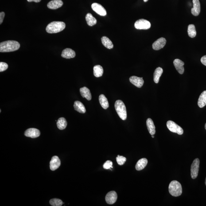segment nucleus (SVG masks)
<instances>
[{
    "label": "nucleus",
    "instance_id": "obj_5",
    "mask_svg": "<svg viewBox=\"0 0 206 206\" xmlns=\"http://www.w3.org/2000/svg\"><path fill=\"white\" fill-rule=\"evenodd\" d=\"M166 125L168 128L172 132L177 133L179 135H182L184 133V130L182 128L173 121H168Z\"/></svg>",
    "mask_w": 206,
    "mask_h": 206
},
{
    "label": "nucleus",
    "instance_id": "obj_13",
    "mask_svg": "<svg viewBox=\"0 0 206 206\" xmlns=\"http://www.w3.org/2000/svg\"><path fill=\"white\" fill-rule=\"evenodd\" d=\"M130 81L133 85L138 88H141L143 85L144 81L142 78L132 76L130 78Z\"/></svg>",
    "mask_w": 206,
    "mask_h": 206
},
{
    "label": "nucleus",
    "instance_id": "obj_7",
    "mask_svg": "<svg viewBox=\"0 0 206 206\" xmlns=\"http://www.w3.org/2000/svg\"><path fill=\"white\" fill-rule=\"evenodd\" d=\"M134 26L138 29H148L150 28L151 24L147 20L141 19L136 21Z\"/></svg>",
    "mask_w": 206,
    "mask_h": 206
},
{
    "label": "nucleus",
    "instance_id": "obj_31",
    "mask_svg": "<svg viewBox=\"0 0 206 206\" xmlns=\"http://www.w3.org/2000/svg\"><path fill=\"white\" fill-rule=\"evenodd\" d=\"M117 163L119 165H122L125 163L126 160V158L122 156L118 155L116 158Z\"/></svg>",
    "mask_w": 206,
    "mask_h": 206
},
{
    "label": "nucleus",
    "instance_id": "obj_25",
    "mask_svg": "<svg viewBox=\"0 0 206 206\" xmlns=\"http://www.w3.org/2000/svg\"><path fill=\"white\" fill-rule=\"evenodd\" d=\"M86 20L87 25L89 26H92L97 23L96 18L90 13H88L86 16Z\"/></svg>",
    "mask_w": 206,
    "mask_h": 206
},
{
    "label": "nucleus",
    "instance_id": "obj_29",
    "mask_svg": "<svg viewBox=\"0 0 206 206\" xmlns=\"http://www.w3.org/2000/svg\"><path fill=\"white\" fill-rule=\"evenodd\" d=\"M188 35L191 38H194L196 37V33L195 25L193 24H191L188 26Z\"/></svg>",
    "mask_w": 206,
    "mask_h": 206
},
{
    "label": "nucleus",
    "instance_id": "obj_12",
    "mask_svg": "<svg viewBox=\"0 0 206 206\" xmlns=\"http://www.w3.org/2000/svg\"><path fill=\"white\" fill-rule=\"evenodd\" d=\"M61 162L58 157L54 156L52 157L50 163V168L52 171H55L60 166Z\"/></svg>",
    "mask_w": 206,
    "mask_h": 206
},
{
    "label": "nucleus",
    "instance_id": "obj_27",
    "mask_svg": "<svg viewBox=\"0 0 206 206\" xmlns=\"http://www.w3.org/2000/svg\"><path fill=\"white\" fill-rule=\"evenodd\" d=\"M94 75L96 77L98 78L102 76L103 73V70L101 66L97 65L95 66L93 68Z\"/></svg>",
    "mask_w": 206,
    "mask_h": 206
},
{
    "label": "nucleus",
    "instance_id": "obj_16",
    "mask_svg": "<svg viewBox=\"0 0 206 206\" xmlns=\"http://www.w3.org/2000/svg\"><path fill=\"white\" fill-rule=\"evenodd\" d=\"M193 8L191 9V13L195 16H198L200 12V4L199 0H193Z\"/></svg>",
    "mask_w": 206,
    "mask_h": 206
},
{
    "label": "nucleus",
    "instance_id": "obj_36",
    "mask_svg": "<svg viewBox=\"0 0 206 206\" xmlns=\"http://www.w3.org/2000/svg\"><path fill=\"white\" fill-rule=\"evenodd\" d=\"M27 1L29 2H34L37 3L40 2L41 0H27Z\"/></svg>",
    "mask_w": 206,
    "mask_h": 206
},
{
    "label": "nucleus",
    "instance_id": "obj_20",
    "mask_svg": "<svg viewBox=\"0 0 206 206\" xmlns=\"http://www.w3.org/2000/svg\"><path fill=\"white\" fill-rule=\"evenodd\" d=\"M148 160L145 158H143L139 160L136 165V169L137 171L142 170L147 165Z\"/></svg>",
    "mask_w": 206,
    "mask_h": 206
},
{
    "label": "nucleus",
    "instance_id": "obj_24",
    "mask_svg": "<svg viewBox=\"0 0 206 206\" xmlns=\"http://www.w3.org/2000/svg\"><path fill=\"white\" fill-rule=\"evenodd\" d=\"M163 73V69L161 67H158L156 69L153 74V80L155 83H158L160 77Z\"/></svg>",
    "mask_w": 206,
    "mask_h": 206
},
{
    "label": "nucleus",
    "instance_id": "obj_17",
    "mask_svg": "<svg viewBox=\"0 0 206 206\" xmlns=\"http://www.w3.org/2000/svg\"><path fill=\"white\" fill-rule=\"evenodd\" d=\"M63 5V2L61 0H53L48 3L47 6L51 9L55 10L61 7Z\"/></svg>",
    "mask_w": 206,
    "mask_h": 206
},
{
    "label": "nucleus",
    "instance_id": "obj_15",
    "mask_svg": "<svg viewBox=\"0 0 206 206\" xmlns=\"http://www.w3.org/2000/svg\"><path fill=\"white\" fill-rule=\"evenodd\" d=\"M62 57L67 59L73 58L76 56L75 51L70 48H66L62 52Z\"/></svg>",
    "mask_w": 206,
    "mask_h": 206
},
{
    "label": "nucleus",
    "instance_id": "obj_22",
    "mask_svg": "<svg viewBox=\"0 0 206 206\" xmlns=\"http://www.w3.org/2000/svg\"><path fill=\"white\" fill-rule=\"evenodd\" d=\"M198 105L199 107L203 108L206 105V91L202 92L199 97L198 101Z\"/></svg>",
    "mask_w": 206,
    "mask_h": 206
},
{
    "label": "nucleus",
    "instance_id": "obj_33",
    "mask_svg": "<svg viewBox=\"0 0 206 206\" xmlns=\"http://www.w3.org/2000/svg\"><path fill=\"white\" fill-rule=\"evenodd\" d=\"M8 68V65L6 63L3 62L0 63V72H3L6 70Z\"/></svg>",
    "mask_w": 206,
    "mask_h": 206
},
{
    "label": "nucleus",
    "instance_id": "obj_10",
    "mask_svg": "<svg viewBox=\"0 0 206 206\" xmlns=\"http://www.w3.org/2000/svg\"><path fill=\"white\" fill-rule=\"evenodd\" d=\"M25 135L26 137H31L32 138H36L40 136V132L37 129L31 128L26 130Z\"/></svg>",
    "mask_w": 206,
    "mask_h": 206
},
{
    "label": "nucleus",
    "instance_id": "obj_28",
    "mask_svg": "<svg viewBox=\"0 0 206 206\" xmlns=\"http://www.w3.org/2000/svg\"><path fill=\"white\" fill-rule=\"evenodd\" d=\"M58 128L60 130H64L66 128L67 122L66 120L64 118H60L58 120L56 123Z\"/></svg>",
    "mask_w": 206,
    "mask_h": 206
},
{
    "label": "nucleus",
    "instance_id": "obj_23",
    "mask_svg": "<svg viewBox=\"0 0 206 206\" xmlns=\"http://www.w3.org/2000/svg\"><path fill=\"white\" fill-rule=\"evenodd\" d=\"M100 103L102 107L104 109H107L108 108L109 105L107 98L103 94H101L99 97Z\"/></svg>",
    "mask_w": 206,
    "mask_h": 206
},
{
    "label": "nucleus",
    "instance_id": "obj_32",
    "mask_svg": "<svg viewBox=\"0 0 206 206\" xmlns=\"http://www.w3.org/2000/svg\"><path fill=\"white\" fill-rule=\"evenodd\" d=\"M113 163L112 161L108 160L106 161L105 163L103 164V168L105 169H109L110 168H112Z\"/></svg>",
    "mask_w": 206,
    "mask_h": 206
},
{
    "label": "nucleus",
    "instance_id": "obj_34",
    "mask_svg": "<svg viewBox=\"0 0 206 206\" xmlns=\"http://www.w3.org/2000/svg\"><path fill=\"white\" fill-rule=\"evenodd\" d=\"M5 15V13L4 12H1L0 13V24L2 23L3 21Z\"/></svg>",
    "mask_w": 206,
    "mask_h": 206
},
{
    "label": "nucleus",
    "instance_id": "obj_6",
    "mask_svg": "<svg viewBox=\"0 0 206 206\" xmlns=\"http://www.w3.org/2000/svg\"><path fill=\"white\" fill-rule=\"evenodd\" d=\"M200 160L199 158L195 159L191 166V176L192 179H195L198 175Z\"/></svg>",
    "mask_w": 206,
    "mask_h": 206
},
{
    "label": "nucleus",
    "instance_id": "obj_18",
    "mask_svg": "<svg viewBox=\"0 0 206 206\" xmlns=\"http://www.w3.org/2000/svg\"><path fill=\"white\" fill-rule=\"evenodd\" d=\"M147 126L149 133L151 135H154L155 134V127L153 121L151 118H148L146 121Z\"/></svg>",
    "mask_w": 206,
    "mask_h": 206
},
{
    "label": "nucleus",
    "instance_id": "obj_39",
    "mask_svg": "<svg viewBox=\"0 0 206 206\" xmlns=\"http://www.w3.org/2000/svg\"><path fill=\"white\" fill-rule=\"evenodd\" d=\"M205 130H206V123L205 124Z\"/></svg>",
    "mask_w": 206,
    "mask_h": 206
},
{
    "label": "nucleus",
    "instance_id": "obj_14",
    "mask_svg": "<svg viewBox=\"0 0 206 206\" xmlns=\"http://www.w3.org/2000/svg\"><path fill=\"white\" fill-rule=\"evenodd\" d=\"M173 64L179 73L183 74L184 71V63L180 59H176L173 61Z\"/></svg>",
    "mask_w": 206,
    "mask_h": 206
},
{
    "label": "nucleus",
    "instance_id": "obj_21",
    "mask_svg": "<svg viewBox=\"0 0 206 206\" xmlns=\"http://www.w3.org/2000/svg\"><path fill=\"white\" fill-rule=\"evenodd\" d=\"M74 107L75 110L81 114H84L86 112V110L84 105L79 101H76L75 102Z\"/></svg>",
    "mask_w": 206,
    "mask_h": 206
},
{
    "label": "nucleus",
    "instance_id": "obj_30",
    "mask_svg": "<svg viewBox=\"0 0 206 206\" xmlns=\"http://www.w3.org/2000/svg\"><path fill=\"white\" fill-rule=\"evenodd\" d=\"M49 202L51 205L53 206H61L63 204L62 200L57 199H51Z\"/></svg>",
    "mask_w": 206,
    "mask_h": 206
},
{
    "label": "nucleus",
    "instance_id": "obj_19",
    "mask_svg": "<svg viewBox=\"0 0 206 206\" xmlns=\"http://www.w3.org/2000/svg\"><path fill=\"white\" fill-rule=\"evenodd\" d=\"M81 95L83 98H85L88 100H91L92 96L89 89L86 87L81 88L80 89Z\"/></svg>",
    "mask_w": 206,
    "mask_h": 206
},
{
    "label": "nucleus",
    "instance_id": "obj_38",
    "mask_svg": "<svg viewBox=\"0 0 206 206\" xmlns=\"http://www.w3.org/2000/svg\"><path fill=\"white\" fill-rule=\"evenodd\" d=\"M152 138H154V136L153 135H152Z\"/></svg>",
    "mask_w": 206,
    "mask_h": 206
},
{
    "label": "nucleus",
    "instance_id": "obj_40",
    "mask_svg": "<svg viewBox=\"0 0 206 206\" xmlns=\"http://www.w3.org/2000/svg\"><path fill=\"white\" fill-rule=\"evenodd\" d=\"M205 185H206V178L205 179Z\"/></svg>",
    "mask_w": 206,
    "mask_h": 206
},
{
    "label": "nucleus",
    "instance_id": "obj_8",
    "mask_svg": "<svg viewBox=\"0 0 206 206\" xmlns=\"http://www.w3.org/2000/svg\"><path fill=\"white\" fill-rule=\"evenodd\" d=\"M92 9L100 15L105 16L107 15V12L101 5L97 3H94L91 5Z\"/></svg>",
    "mask_w": 206,
    "mask_h": 206
},
{
    "label": "nucleus",
    "instance_id": "obj_37",
    "mask_svg": "<svg viewBox=\"0 0 206 206\" xmlns=\"http://www.w3.org/2000/svg\"><path fill=\"white\" fill-rule=\"evenodd\" d=\"M148 1V0H144V2H147Z\"/></svg>",
    "mask_w": 206,
    "mask_h": 206
},
{
    "label": "nucleus",
    "instance_id": "obj_35",
    "mask_svg": "<svg viewBox=\"0 0 206 206\" xmlns=\"http://www.w3.org/2000/svg\"><path fill=\"white\" fill-rule=\"evenodd\" d=\"M201 62L202 64L206 66V55L202 56L201 58Z\"/></svg>",
    "mask_w": 206,
    "mask_h": 206
},
{
    "label": "nucleus",
    "instance_id": "obj_11",
    "mask_svg": "<svg viewBox=\"0 0 206 206\" xmlns=\"http://www.w3.org/2000/svg\"><path fill=\"white\" fill-rule=\"evenodd\" d=\"M166 40L165 38L161 37L153 43L152 44L153 48L155 50H159L164 48L166 44Z\"/></svg>",
    "mask_w": 206,
    "mask_h": 206
},
{
    "label": "nucleus",
    "instance_id": "obj_4",
    "mask_svg": "<svg viewBox=\"0 0 206 206\" xmlns=\"http://www.w3.org/2000/svg\"><path fill=\"white\" fill-rule=\"evenodd\" d=\"M116 111L121 119L125 120L127 118V111L124 103L121 100H117L114 104Z\"/></svg>",
    "mask_w": 206,
    "mask_h": 206
},
{
    "label": "nucleus",
    "instance_id": "obj_2",
    "mask_svg": "<svg viewBox=\"0 0 206 206\" xmlns=\"http://www.w3.org/2000/svg\"><path fill=\"white\" fill-rule=\"evenodd\" d=\"M65 24L62 21H53L48 24L46 28V31L48 33H56L64 30Z\"/></svg>",
    "mask_w": 206,
    "mask_h": 206
},
{
    "label": "nucleus",
    "instance_id": "obj_1",
    "mask_svg": "<svg viewBox=\"0 0 206 206\" xmlns=\"http://www.w3.org/2000/svg\"><path fill=\"white\" fill-rule=\"evenodd\" d=\"M20 44L15 41L3 42L0 44V52H8L18 50L20 48Z\"/></svg>",
    "mask_w": 206,
    "mask_h": 206
},
{
    "label": "nucleus",
    "instance_id": "obj_9",
    "mask_svg": "<svg viewBox=\"0 0 206 206\" xmlns=\"http://www.w3.org/2000/svg\"><path fill=\"white\" fill-rule=\"evenodd\" d=\"M118 198L117 193L114 191L108 192L106 196V201L108 204H114L117 201Z\"/></svg>",
    "mask_w": 206,
    "mask_h": 206
},
{
    "label": "nucleus",
    "instance_id": "obj_3",
    "mask_svg": "<svg viewBox=\"0 0 206 206\" xmlns=\"http://www.w3.org/2000/svg\"><path fill=\"white\" fill-rule=\"evenodd\" d=\"M168 189L169 193L174 196H180L182 193V188L181 184L177 181L171 182Z\"/></svg>",
    "mask_w": 206,
    "mask_h": 206
},
{
    "label": "nucleus",
    "instance_id": "obj_26",
    "mask_svg": "<svg viewBox=\"0 0 206 206\" xmlns=\"http://www.w3.org/2000/svg\"><path fill=\"white\" fill-rule=\"evenodd\" d=\"M101 40L102 44L106 48L108 49H111L114 48V45L112 42L108 37L106 36H103L102 37Z\"/></svg>",
    "mask_w": 206,
    "mask_h": 206
}]
</instances>
